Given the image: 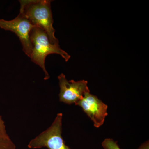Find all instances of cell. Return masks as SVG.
<instances>
[{
	"label": "cell",
	"instance_id": "cell-1",
	"mask_svg": "<svg viewBox=\"0 0 149 149\" xmlns=\"http://www.w3.org/2000/svg\"><path fill=\"white\" fill-rule=\"evenodd\" d=\"M51 2L49 0L19 1V12L34 26L43 29L52 44L59 45L58 40L55 36V30L53 26L54 20Z\"/></svg>",
	"mask_w": 149,
	"mask_h": 149
},
{
	"label": "cell",
	"instance_id": "cell-2",
	"mask_svg": "<svg viewBox=\"0 0 149 149\" xmlns=\"http://www.w3.org/2000/svg\"><path fill=\"white\" fill-rule=\"evenodd\" d=\"M30 39L32 49L29 57L33 63L42 69L45 74V80L50 78L45 66V61L47 56L50 54H58L66 62L70 58V56L61 49L59 45L52 44L46 32L40 27H35L32 28L30 33Z\"/></svg>",
	"mask_w": 149,
	"mask_h": 149
},
{
	"label": "cell",
	"instance_id": "cell-3",
	"mask_svg": "<svg viewBox=\"0 0 149 149\" xmlns=\"http://www.w3.org/2000/svg\"><path fill=\"white\" fill-rule=\"evenodd\" d=\"M63 114L57 115L51 126L29 142L30 149L47 148L48 149H70L66 146L62 136Z\"/></svg>",
	"mask_w": 149,
	"mask_h": 149
},
{
	"label": "cell",
	"instance_id": "cell-4",
	"mask_svg": "<svg viewBox=\"0 0 149 149\" xmlns=\"http://www.w3.org/2000/svg\"><path fill=\"white\" fill-rule=\"evenodd\" d=\"M34 26L21 13L18 16L10 21L0 19V27L6 30L10 31L16 34L19 38L24 53L29 57L32 49L30 39V33Z\"/></svg>",
	"mask_w": 149,
	"mask_h": 149
},
{
	"label": "cell",
	"instance_id": "cell-5",
	"mask_svg": "<svg viewBox=\"0 0 149 149\" xmlns=\"http://www.w3.org/2000/svg\"><path fill=\"white\" fill-rule=\"evenodd\" d=\"M58 78L60 88L59 97L61 102L69 105L75 104L83 98L86 93H90L88 82L86 80L68 81L63 73L59 75Z\"/></svg>",
	"mask_w": 149,
	"mask_h": 149
},
{
	"label": "cell",
	"instance_id": "cell-6",
	"mask_svg": "<svg viewBox=\"0 0 149 149\" xmlns=\"http://www.w3.org/2000/svg\"><path fill=\"white\" fill-rule=\"evenodd\" d=\"M82 107L83 111L94 123L96 128L103 124L108 113V106L90 93H86L84 97L75 104Z\"/></svg>",
	"mask_w": 149,
	"mask_h": 149
},
{
	"label": "cell",
	"instance_id": "cell-7",
	"mask_svg": "<svg viewBox=\"0 0 149 149\" xmlns=\"http://www.w3.org/2000/svg\"><path fill=\"white\" fill-rule=\"evenodd\" d=\"M0 149H16L15 145L8 136H4L0 132Z\"/></svg>",
	"mask_w": 149,
	"mask_h": 149
},
{
	"label": "cell",
	"instance_id": "cell-8",
	"mask_svg": "<svg viewBox=\"0 0 149 149\" xmlns=\"http://www.w3.org/2000/svg\"><path fill=\"white\" fill-rule=\"evenodd\" d=\"M104 149H120L117 144V141L115 142L113 139H106L102 143Z\"/></svg>",
	"mask_w": 149,
	"mask_h": 149
},
{
	"label": "cell",
	"instance_id": "cell-9",
	"mask_svg": "<svg viewBox=\"0 0 149 149\" xmlns=\"http://www.w3.org/2000/svg\"><path fill=\"white\" fill-rule=\"evenodd\" d=\"M0 132L4 136H8L6 131L4 121L3 120L2 118L1 115H0Z\"/></svg>",
	"mask_w": 149,
	"mask_h": 149
},
{
	"label": "cell",
	"instance_id": "cell-10",
	"mask_svg": "<svg viewBox=\"0 0 149 149\" xmlns=\"http://www.w3.org/2000/svg\"><path fill=\"white\" fill-rule=\"evenodd\" d=\"M138 149H149L148 141L142 144Z\"/></svg>",
	"mask_w": 149,
	"mask_h": 149
}]
</instances>
